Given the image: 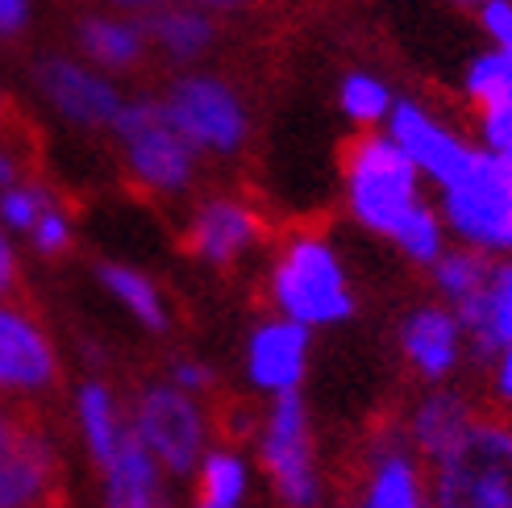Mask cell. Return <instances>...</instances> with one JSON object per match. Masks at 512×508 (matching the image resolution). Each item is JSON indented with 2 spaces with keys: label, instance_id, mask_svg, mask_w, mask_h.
Masks as SVG:
<instances>
[{
  "label": "cell",
  "instance_id": "cell-1",
  "mask_svg": "<svg viewBox=\"0 0 512 508\" xmlns=\"http://www.w3.org/2000/svg\"><path fill=\"white\" fill-rule=\"evenodd\" d=\"M346 209L363 230L388 238L408 263L433 267L446 254L450 234L438 205L425 200L421 171L388 134H363L342 159Z\"/></svg>",
  "mask_w": 512,
  "mask_h": 508
},
{
  "label": "cell",
  "instance_id": "cell-2",
  "mask_svg": "<svg viewBox=\"0 0 512 508\" xmlns=\"http://www.w3.org/2000/svg\"><path fill=\"white\" fill-rule=\"evenodd\" d=\"M267 296L275 304V317L292 325L329 329L354 317V288L338 246L321 234H292L284 250L275 254Z\"/></svg>",
  "mask_w": 512,
  "mask_h": 508
},
{
  "label": "cell",
  "instance_id": "cell-3",
  "mask_svg": "<svg viewBox=\"0 0 512 508\" xmlns=\"http://www.w3.org/2000/svg\"><path fill=\"white\" fill-rule=\"evenodd\" d=\"M429 508H512V417L479 413L446 454L425 463Z\"/></svg>",
  "mask_w": 512,
  "mask_h": 508
},
{
  "label": "cell",
  "instance_id": "cell-4",
  "mask_svg": "<svg viewBox=\"0 0 512 508\" xmlns=\"http://www.w3.org/2000/svg\"><path fill=\"white\" fill-rule=\"evenodd\" d=\"M254 463H259L271 500L279 508H325L329 479L321 467V446L313 413L304 396L267 400L263 417L254 421Z\"/></svg>",
  "mask_w": 512,
  "mask_h": 508
},
{
  "label": "cell",
  "instance_id": "cell-5",
  "mask_svg": "<svg viewBox=\"0 0 512 508\" xmlns=\"http://www.w3.org/2000/svg\"><path fill=\"white\" fill-rule=\"evenodd\" d=\"M130 429L142 442V450L155 459L167 479H192L217 442H213V417L200 404V396H188L171 388L167 379L146 384L130 404Z\"/></svg>",
  "mask_w": 512,
  "mask_h": 508
},
{
  "label": "cell",
  "instance_id": "cell-6",
  "mask_svg": "<svg viewBox=\"0 0 512 508\" xmlns=\"http://www.w3.org/2000/svg\"><path fill=\"white\" fill-rule=\"evenodd\" d=\"M438 213L454 246L512 259V163L479 150L463 180L438 192Z\"/></svg>",
  "mask_w": 512,
  "mask_h": 508
},
{
  "label": "cell",
  "instance_id": "cell-7",
  "mask_svg": "<svg viewBox=\"0 0 512 508\" xmlns=\"http://www.w3.org/2000/svg\"><path fill=\"white\" fill-rule=\"evenodd\" d=\"M59 442L17 400H0V508H50L59 496Z\"/></svg>",
  "mask_w": 512,
  "mask_h": 508
},
{
  "label": "cell",
  "instance_id": "cell-8",
  "mask_svg": "<svg viewBox=\"0 0 512 508\" xmlns=\"http://www.w3.org/2000/svg\"><path fill=\"white\" fill-rule=\"evenodd\" d=\"M471 359L488 367V392L500 413H512V259H496L479 296L454 309Z\"/></svg>",
  "mask_w": 512,
  "mask_h": 508
},
{
  "label": "cell",
  "instance_id": "cell-9",
  "mask_svg": "<svg viewBox=\"0 0 512 508\" xmlns=\"http://www.w3.org/2000/svg\"><path fill=\"white\" fill-rule=\"evenodd\" d=\"M117 142L125 150V163L146 188L155 192H179L192 184V163L196 150L171 130V121L163 117L159 100H125L117 121Z\"/></svg>",
  "mask_w": 512,
  "mask_h": 508
},
{
  "label": "cell",
  "instance_id": "cell-10",
  "mask_svg": "<svg viewBox=\"0 0 512 508\" xmlns=\"http://www.w3.org/2000/svg\"><path fill=\"white\" fill-rule=\"evenodd\" d=\"M159 109L171 121V130L192 150L229 155V150H238L246 142L242 100L234 88L213 80V75H184V80H175L159 100Z\"/></svg>",
  "mask_w": 512,
  "mask_h": 508
},
{
  "label": "cell",
  "instance_id": "cell-11",
  "mask_svg": "<svg viewBox=\"0 0 512 508\" xmlns=\"http://www.w3.org/2000/svg\"><path fill=\"white\" fill-rule=\"evenodd\" d=\"M383 134L404 150L408 163L421 171V180H429L438 192L463 180V175L471 171V163L479 159L475 142H467L454 125L433 117L425 105H417V100H396Z\"/></svg>",
  "mask_w": 512,
  "mask_h": 508
},
{
  "label": "cell",
  "instance_id": "cell-12",
  "mask_svg": "<svg viewBox=\"0 0 512 508\" xmlns=\"http://www.w3.org/2000/svg\"><path fill=\"white\" fill-rule=\"evenodd\" d=\"M342 508H429L425 463L408 450L400 425H388L363 450L354 492Z\"/></svg>",
  "mask_w": 512,
  "mask_h": 508
},
{
  "label": "cell",
  "instance_id": "cell-13",
  "mask_svg": "<svg viewBox=\"0 0 512 508\" xmlns=\"http://www.w3.org/2000/svg\"><path fill=\"white\" fill-rule=\"evenodd\" d=\"M59 350L38 317L0 300V400H34L55 388Z\"/></svg>",
  "mask_w": 512,
  "mask_h": 508
},
{
  "label": "cell",
  "instance_id": "cell-14",
  "mask_svg": "<svg viewBox=\"0 0 512 508\" xmlns=\"http://www.w3.org/2000/svg\"><path fill=\"white\" fill-rule=\"evenodd\" d=\"M400 354L408 371H413L425 388H438V384H450V379L463 371L467 363V334L458 325L454 309L442 300H429V304H417L408 309L404 321H400Z\"/></svg>",
  "mask_w": 512,
  "mask_h": 508
},
{
  "label": "cell",
  "instance_id": "cell-15",
  "mask_svg": "<svg viewBox=\"0 0 512 508\" xmlns=\"http://www.w3.org/2000/svg\"><path fill=\"white\" fill-rule=\"evenodd\" d=\"M309 350L313 334L304 325H292L284 317H267L250 329L246 342V379L254 392L267 400L296 396L304 375H309Z\"/></svg>",
  "mask_w": 512,
  "mask_h": 508
},
{
  "label": "cell",
  "instance_id": "cell-16",
  "mask_svg": "<svg viewBox=\"0 0 512 508\" xmlns=\"http://www.w3.org/2000/svg\"><path fill=\"white\" fill-rule=\"evenodd\" d=\"M479 413L483 409L463 388L438 384V388H425L413 404H408V413L400 421V434L421 463H433L438 454H446L458 438L467 434Z\"/></svg>",
  "mask_w": 512,
  "mask_h": 508
},
{
  "label": "cell",
  "instance_id": "cell-17",
  "mask_svg": "<svg viewBox=\"0 0 512 508\" xmlns=\"http://www.w3.org/2000/svg\"><path fill=\"white\" fill-rule=\"evenodd\" d=\"M38 84L46 100L75 125H113L121 113V92L100 71L71 63V59H46L38 71Z\"/></svg>",
  "mask_w": 512,
  "mask_h": 508
},
{
  "label": "cell",
  "instance_id": "cell-18",
  "mask_svg": "<svg viewBox=\"0 0 512 508\" xmlns=\"http://www.w3.org/2000/svg\"><path fill=\"white\" fill-rule=\"evenodd\" d=\"M259 238H263L259 217H254L242 200H229V196L204 200L188 221V250L209 267L238 263Z\"/></svg>",
  "mask_w": 512,
  "mask_h": 508
},
{
  "label": "cell",
  "instance_id": "cell-19",
  "mask_svg": "<svg viewBox=\"0 0 512 508\" xmlns=\"http://www.w3.org/2000/svg\"><path fill=\"white\" fill-rule=\"evenodd\" d=\"M100 508H175L167 471L142 450L134 429L125 446L100 467Z\"/></svg>",
  "mask_w": 512,
  "mask_h": 508
},
{
  "label": "cell",
  "instance_id": "cell-20",
  "mask_svg": "<svg viewBox=\"0 0 512 508\" xmlns=\"http://www.w3.org/2000/svg\"><path fill=\"white\" fill-rule=\"evenodd\" d=\"M75 429H80V442L88 450L92 467L100 471L130 438V409L117 400V392L105 379L92 375L75 388Z\"/></svg>",
  "mask_w": 512,
  "mask_h": 508
},
{
  "label": "cell",
  "instance_id": "cell-21",
  "mask_svg": "<svg viewBox=\"0 0 512 508\" xmlns=\"http://www.w3.org/2000/svg\"><path fill=\"white\" fill-rule=\"evenodd\" d=\"M192 504L188 508H246L254 467L238 446H213L204 454L200 471L192 475Z\"/></svg>",
  "mask_w": 512,
  "mask_h": 508
},
{
  "label": "cell",
  "instance_id": "cell-22",
  "mask_svg": "<svg viewBox=\"0 0 512 508\" xmlns=\"http://www.w3.org/2000/svg\"><path fill=\"white\" fill-rule=\"evenodd\" d=\"M96 279L105 284V292H109L142 329H150V334H163V329L171 325L167 304H163V296H159V288H155V279L142 275L138 267L100 263V267H96Z\"/></svg>",
  "mask_w": 512,
  "mask_h": 508
},
{
  "label": "cell",
  "instance_id": "cell-23",
  "mask_svg": "<svg viewBox=\"0 0 512 508\" xmlns=\"http://www.w3.org/2000/svg\"><path fill=\"white\" fill-rule=\"evenodd\" d=\"M80 46L96 67H134L146 50V25L121 21V17H88L80 25Z\"/></svg>",
  "mask_w": 512,
  "mask_h": 508
},
{
  "label": "cell",
  "instance_id": "cell-24",
  "mask_svg": "<svg viewBox=\"0 0 512 508\" xmlns=\"http://www.w3.org/2000/svg\"><path fill=\"white\" fill-rule=\"evenodd\" d=\"M492 263L496 259H488V254H479V250L446 246L442 259L429 267L433 288H438V300L450 304V309H458V304H467L471 296H479L483 284H488V275H492Z\"/></svg>",
  "mask_w": 512,
  "mask_h": 508
},
{
  "label": "cell",
  "instance_id": "cell-25",
  "mask_svg": "<svg viewBox=\"0 0 512 508\" xmlns=\"http://www.w3.org/2000/svg\"><path fill=\"white\" fill-rule=\"evenodd\" d=\"M146 34L155 38L167 55L175 59H196L209 50L213 42V21L204 17L200 9H184V5H167V9H155L150 13V25Z\"/></svg>",
  "mask_w": 512,
  "mask_h": 508
},
{
  "label": "cell",
  "instance_id": "cell-26",
  "mask_svg": "<svg viewBox=\"0 0 512 508\" xmlns=\"http://www.w3.org/2000/svg\"><path fill=\"white\" fill-rule=\"evenodd\" d=\"M338 105L354 125H367L371 130V125H388V117L396 109V96H392L388 84L379 80V75L350 71L342 80V88H338Z\"/></svg>",
  "mask_w": 512,
  "mask_h": 508
},
{
  "label": "cell",
  "instance_id": "cell-27",
  "mask_svg": "<svg viewBox=\"0 0 512 508\" xmlns=\"http://www.w3.org/2000/svg\"><path fill=\"white\" fill-rule=\"evenodd\" d=\"M463 92L475 109H496L512 100V55L504 50H483L463 71Z\"/></svg>",
  "mask_w": 512,
  "mask_h": 508
},
{
  "label": "cell",
  "instance_id": "cell-28",
  "mask_svg": "<svg viewBox=\"0 0 512 508\" xmlns=\"http://www.w3.org/2000/svg\"><path fill=\"white\" fill-rule=\"evenodd\" d=\"M475 134H479V150L483 155H496L512 163V100L496 109H479L475 113Z\"/></svg>",
  "mask_w": 512,
  "mask_h": 508
},
{
  "label": "cell",
  "instance_id": "cell-29",
  "mask_svg": "<svg viewBox=\"0 0 512 508\" xmlns=\"http://www.w3.org/2000/svg\"><path fill=\"white\" fill-rule=\"evenodd\" d=\"M42 213H46L42 192H34V188H9V192H0V225H5V230L30 234Z\"/></svg>",
  "mask_w": 512,
  "mask_h": 508
},
{
  "label": "cell",
  "instance_id": "cell-30",
  "mask_svg": "<svg viewBox=\"0 0 512 508\" xmlns=\"http://www.w3.org/2000/svg\"><path fill=\"white\" fill-rule=\"evenodd\" d=\"M479 25L492 38L496 50L512 55V0H483L479 5Z\"/></svg>",
  "mask_w": 512,
  "mask_h": 508
},
{
  "label": "cell",
  "instance_id": "cell-31",
  "mask_svg": "<svg viewBox=\"0 0 512 508\" xmlns=\"http://www.w3.org/2000/svg\"><path fill=\"white\" fill-rule=\"evenodd\" d=\"M167 384L179 388V392H188V396H204L217 384V375H213L209 363H200V359H175L171 371H167Z\"/></svg>",
  "mask_w": 512,
  "mask_h": 508
},
{
  "label": "cell",
  "instance_id": "cell-32",
  "mask_svg": "<svg viewBox=\"0 0 512 508\" xmlns=\"http://www.w3.org/2000/svg\"><path fill=\"white\" fill-rule=\"evenodd\" d=\"M30 238H34V246H38L42 254H59V250H67V242H71V221H67L59 209H46V213L38 217V225L30 230Z\"/></svg>",
  "mask_w": 512,
  "mask_h": 508
},
{
  "label": "cell",
  "instance_id": "cell-33",
  "mask_svg": "<svg viewBox=\"0 0 512 508\" xmlns=\"http://www.w3.org/2000/svg\"><path fill=\"white\" fill-rule=\"evenodd\" d=\"M30 21V0H0V38H13Z\"/></svg>",
  "mask_w": 512,
  "mask_h": 508
},
{
  "label": "cell",
  "instance_id": "cell-34",
  "mask_svg": "<svg viewBox=\"0 0 512 508\" xmlns=\"http://www.w3.org/2000/svg\"><path fill=\"white\" fill-rule=\"evenodd\" d=\"M13 288H17V254L9 234H0V300H9Z\"/></svg>",
  "mask_w": 512,
  "mask_h": 508
},
{
  "label": "cell",
  "instance_id": "cell-35",
  "mask_svg": "<svg viewBox=\"0 0 512 508\" xmlns=\"http://www.w3.org/2000/svg\"><path fill=\"white\" fill-rule=\"evenodd\" d=\"M9 188H17V163L0 150V192H9Z\"/></svg>",
  "mask_w": 512,
  "mask_h": 508
},
{
  "label": "cell",
  "instance_id": "cell-36",
  "mask_svg": "<svg viewBox=\"0 0 512 508\" xmlns=\"http://www.w3.org/2000/svg\"><path fill=\"white\" fill-rule=\"evenodd\" d=\"M113 5H121V9H150L155 0H113Z\"/></svg>",
  "mask_w": 512,
  "mask_h": 508
},
{
  "label": "cell",
  "instance_id": "cell-37",
  "mask_svg": "<svg viewBox=\"0 0 512 508\" xmlns=\"http://www.w3.org/2000/svg\"><path fill=\"white\" fill-rule=\"evenodd\" d=\"M196 5H209V9H229V5H242V0H196Z\"/></svg>",
  "mask_w": 512,
  "mask_h": 508
},
{
  "label": "cell",
  "instance_id": "cell-38",
  "mask_svg": "<svg viewBox=\"0 0 512 508\" xmlns=\"http://www.w3.org/2000/svg\"><path fill=\"white\" fill-rule=\"evenodd\" d=\"M454 5H463V9H475V13H479V5H483V0H454Z\"/></svg>",
  "mask_w": 512,
  "mask_h": 508
}]
</instances>
